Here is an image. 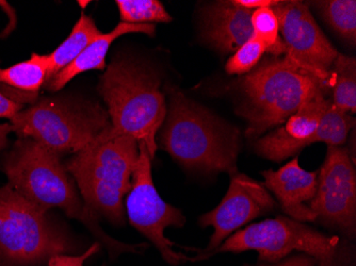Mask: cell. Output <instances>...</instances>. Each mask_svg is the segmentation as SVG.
Masks as SVG:
<instances>
[{"label": "cell", "instance_id": "27", "mask_svg": "<svg viewBox=\"0 0 356 266\" xmlns=\"http://www.w3.org/2000/svg\"><path fill=\"white\" fill-rule=\"evenodd\" d=\"M12 131H13V127L11 124H0V153L7 145L8 135Z\"/></svg>", "mask_w": 356, "mask_h": 266}, {"label": "cell", "instance_id": "18", "mask_svg": "<svg viewBox=\"0 0 356 266\" xmlns=\"http://www.w3.org/2000/svg\"><path fill=\"white\" fill-rule=\"evenodd\" d=\"M48 65L49 55L32 53L27 61L0 69V83L35 97L47 78Z\"/></svg>", "mask_w": 356, "mask_h": 266}, {"label": "cell", "instance_id": "3", "mask_svg": "<svg viewBox=\"0 0 356 266\" xmlns=\"http://www.w3.org/2000/svg\"><path fill=\"white\" fill-rule=\"evenodd\" d=\"M160 78L147 66L124 58L113 60L99 78V94L108 107L110 128L94 140L101 144L121 135L134 138L147 147L151 160L167 115Z\"/></svg>", "mask_w": 356, "mask_h": 266}, {"label": "cell", "instance_id": "9", "mask_svg": "<svg viewBox=\"0 0 356 266\" xmlns=\"http://www.w3.org/2000/svg\"><path fill=\"white\" fill-rule=\"evenodd\" d=\"M280 24L285 58L313 74L323 90L331 88V71L339 55L302 1H281L272 8Z\"/></svg>", "mask_w": 356, "mask_h": 266}, {"label": "cell", "instance_id": "14", "mask_svg": "<svg viewBox=\"0 0 356 266\" xmlns=\"http://www.w3.org/2000/svg\"><path fill=\"white\" fill-rule=\"evenodd\" d=\"M255 266H356L355 244L309 227L293 251L277 261H257Z\"/></svg>", "mask_w": 356, "mask_h": 266}, {"label": "cell", "instance_id": "20", "mask_svg": "<svg viewBox=\"0 0 356 266\" xmlns=\"http://www.w3.org/2000/svg\"><path fill=\"white\" fill-rule=\"evenodd\" d=\"M314 3L332 29L335 30L346 41L355 45V0H325Z\"/></svg>", "mask_w": 356, "mask_h": 266}, {"label": "cell", "instance_id": "7", "mask_svg": "<svg viewBox=\"0 0 356 266\" xmlns=\"http://www.w3.org/2000/svg\"><path fill=\"white\" fill-rule=\"evenodd\" d=\"M13 131L58 155L77 153L110 128L99 103L76 98H44L11 119Z\"/></svg>", "mask_w": 356, "mask_h": 266}, {"label": "cell", "instance_id": "19", "mask_svg": "<svg viewBox=\"0 0 356 266\" xmlns=\"http://www.w3.org/2000/svg\"><path fill=\"white\" fill-rule=\"evenodd\" d=\"M331 88H333L332 105L345 113H355V58L341 53L337 56L331 71Z\"/></svg>", "mask_w": 356, "mask_h": 266}, {"label": "cell", "instance_id": "29", "mask_svg": "<svg viewBox=\"0 0 356 266\" xmlns=\"http://www.w3.org/2000/svg\"><path fill=\"white\" fill-rule=\"evenodd\" d=\"M242 266H255V265H251V264H245V265H242Z\"/></svg>", "mask_w": 356, "mask_h": 266}, {"label": "cell", "instance_id": "28", "mask_svg": "<svg viewBox=\"0 0 356 266\" xmlns=\"http://www.w3.org/2000/svg\"><path fill=\"white\" fill-rule=\"evenodd\" d=\"M91 3V1H81V0H79V1H77L78 5L80 6V7L83 8V9H85L86 7H87L89 3Z\"/></svg>", "mask_w": 356, "mask_h": 266}, {"label": "cell", "instance_id": "2", "mask_svg": "<svg viewBox=\"0 0 356 266\" xmlns=\"http://www.w3.org/2000/svg\"><path fill=\"white\" fill-rule=\"evenodd\" d=\"M163 127L157 146L188 171L203 174L237 173L240 132L215 114L184 95L177 88H168Z\"/></svg>", "mask_w": 356, "mask_h": 266}, {"label": "cell", "instance_id": "23", "mask_svg": "<svg viewBox=\"0 0 356 266\" xmlns=\"http://www.w3.org/2000/svg\"><path fill=\"white\" fill-rule=\"evenodd\" d=\"M266 53V48L257 38L252 35L241 47L235 51L226 63L225 69L229 75L249 74L257 65Z\"/></svg>", "mask_w": 356, "mask_h": 266}, {"label": "cell", "instance_id": "4", "mask_svg": "<svg viewBox=\"0 0 356 266\" xmlns=\"http://www.w3.org/2000/svg\"><path fill=\"white\" fill-rule=\"evenodd\" d=\"M81 243L51 211L0 188V266H41L56 256H78Z\"/></svg>", "mask_w": 356, "mask_h": 266}, {"label": "cell", "instance_id": "12", "mask_svg": "<svg viewBox=\"0 0 356 266\" xmlns=\"http://www.w3.org/2000/svg\"><path fill=\"white\" fill-rule=\"evenodd\" d=\"M330 103L331 101L325 99L323 92L316 94L281 127L258 139L254 144L255 153L277 163L295 156L309 146V139L319 127Z\"/></svg>", "mask_w": 356, "mask_h": 266}, {"label": "cell", "instance_id": "6", "mask_svg": "<svg viewBox=\"0 0 356 266\" xmlns=\"http://www.w3.org/2000/svg\"><path fill=\"white\" fill-rule=\"evenodd\" d=\"M245 95L240 115L248 122L247 137L254 139L283 125L306 101L323 92L319 80L284 57L250 72L241 82Z\"/></svg>", "mask_w": 356, "mask_h": 266}, {"label": "cell", "instance_id": "11", "mask_svg": "<svg viewBox=\"0 0 356 266\" xmlns=\"http://www.w3.org/2000/svg\"><path fill=\"white\" fill-rule=\"evenodd\" d=\"M275 207L277 203L263 183L239 172L232 175L229 191L220 205L200 217V225L213 227V233L204 249H194L199 253L197 261L208 259L236 230Z\"/></svg>", "mask_w": 356, "mask_h": 266}, {"label": "cell", "instance_id": "5", "mask_svg": "<svg viewBox=\"0 0 356 266\" xmlns=\"http://www.w3.org/2000/svg\"><path fill=\"white\" fill-rule=\"evenodd\" d=\"M139 156V143L121 135L91 144L65 164L88 209L117 227L126 224L124 199L131 191Z\"/></svg>", "mask_w": 356, "mask_h": 266}, {"label": "cell", "instance_id": "1", "mask_svg": "<svg viewBox=\"0 0 356 266\" xmlns=\"http://www.w3.org/2000/svg\"><path fill=\"white\" fill-rule=\"evenodd\" d=\"M3 169L9 185L31 203L51 211L61 210L69 219L83 224L108 251L110 259L124 253H141L147 243L127 244L107 235L99 217L88 209L75 180L60 156L29 138H22L6 156Z\"/></svg>", "mask_w": 356, "mask_h": 266}, {"label": "cell", "instance_id": "22", "mask_svg": "<svg viewBox=\"0 0 356 266\" xmlns=\"http://www.w3.org/2000/svg\"><path fill=\"white\" fill-rule=\"evenodd\" d=\"M253 35L265 46L266 51L274 57L285 53V46L280 33V24L272 8H261L252 13Z\"/></svg>", "mask_w": 356, "mask_h": 266}, {"label": "cell", "instance_id": "15", "mask_svg": "<svg viewBox=\"0 0 356 266\" xmlns=\"http://www.w3.org/2000/svg\"><path fill=\"white\" fill-rule=\"evenodd\" d=\"M251 10L233 1H217L202 11L203 39L223 53L237 51L253 35Z\"/></svg>", "mask_w": 356, "mask_h": 266}, {"label": "cell", "instance_id": "13", "mask_svg": "<svg viewBox=\"0 0 356 266\" xmlns=\"http://www.w3.org/2000/svg\"><path fill=\"white\" fill-rule=\"evenodd\" d=\"M264 187L273 193L282 210L290 219L301 223L317 221V215L306 203L315 197L318 172L302 169L299 158L295 157L277 171L268 169L261 173Z\"/></svg>", "mask_w": 356, "mask_h": 266}, {"label": "cell", "instance_id": "21", "mask_svg": "<svg viewBox=\"0 0 356 266\" xmlns=\"http://www.w3.org/2000/svg\"><path fill=\"white\" fill-rule=\"evenodd\" d=\"M122 23H170L172 17L158 0H118Z\"/></svg>", "mask_w": 356, "mask_h": 266}, {"label": "cell", "instance_id": "26", "mask_svg": "<svg viewBox=\"0 0 356 266\" xmlns=\"http://www.w3.org/2000/svg\"><path fill=\"white\" fill-rule=\"evenodd\" d=\"M0 7L5 10L6 13L8 14L10 19H11V21H10L9 25L6 27L5 31L1 33V37H5V35H10V33L13 31L14 28L16 27V24L17 23H16L15 11H14L13 8H12L9 3H6V1H0Z\"/></svg>", "mask_w": 356, "mask_h": 266}, {"label": "cell", "instance_id": "25", "mask_svg": "<svg viewBox=\"0 0 356 266\" xmlns=\"http://www.w3.org/2000/svg\"><path fill=\"white\" fill-rule=\"evenodd\" d=\"M233 3L238 7L254 11L261 8H273L274 6L279 5L281 1L279 0H233Z\"/></svg>", "mask_w": 356, "mask_h": 266}, {"label": "cell", "instance_id": "24", "mask_svg": "<svg viewBox=\"0 0 356 266\" xmlns=\"http://www.w3.org/2000/svg\"><path fill=\"white\" fill-rule=\"evenodd\" d=\"M23 106L19 101H13L11 98L7 97L3 93H0V117L1 119H10L21 112Z\"/></svg>", "mask_w": 356, "mask_h": 266}, {"label": "cell", "instance_id": "17", "mask_svg": "<svg viewBox=\"0 0 356 266\" xmlns=\"http://www.w3.org/2000/svg\"><path fill=\"white\" fill-rule=\"evenodd\" d=\"M102 35L103 33L99 31L93 19L83 12L67 40L60 44L56 51L49 53V65L46 81H49L54 76L57 75L76 58L79 57L86 51V48L91 45L96 39H99Z\"/></svg>", "mask_w": 356, "mask_h": 266}, {"label": "cell", "instance_id": "10", "mask_svg": "<svg viewBox=\"0 0 356 266\" xmlns=\"http://www.w3.org/2000/svg\"><path fill=\"white\" fill-rule=\"evenodd\" d=\"M309 208L322 224L352 240L356 233V173L347 148L327 146Z\"/></svg>", "mask_w": 356, "mask_h": 266}, {"label": "cell", "instance_id": "16", "mask_svg": "<svg viewBox=\"0 0 356 266\" xmlns=\"http://www.w3.org/2000/svg\"><path fill=\"white\" fill-rule=\"evenodd\" d=\"M128 33H144L149 37H155L156 25L154 24H128L119 23L115 29L108 33H103L91 45L86 48L79 57L76 58L71 64L64 67L57 75L47 81V89L51 92H58L73 80L76 76L92 69L103 71L106 67V57L110 46L115 40Z\"/></svg>", "mask_w": 356, "mask_h": 266}, {"label": "cell", "instance_id": "8", "mask_svg": "<svg viewBox=\"0 0 356 266\" xmlns=\"http://www.w3.org/2000/svg\"><path fill=\"white\" fill-rule=\"evenodd\" d=\"M139 160L134 172L131 191L125 199L128 221L157 248L169 265L197 262V257H189L176 251L173 246L177 245L165 238V229L184 227L186 217L181 210L169 205L160 197L152 177V160L149 151L144 144L139 143Z\"/></svg>", "mask_w": 356, "mask_h": 266}]
</instances>
